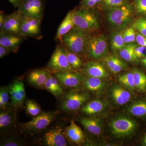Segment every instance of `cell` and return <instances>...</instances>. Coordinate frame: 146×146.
I'll list each match as a JSON object with an SVG mask.
<instances>
[{
    "label": "cell",
    "instance_id": "1",
    "mask_svg": "<svg viewBox=\"0 0 146 146\" xmlns=\"http://www.w3.org/2000/svg\"><path fill=\"white\" fill-rule=\"evenodd\" d=\"M134 8L129 2L117 7L107 8L105 13L109 25L116 30L125 29L133 20Z\"/></svg>",
    "mask_w": 146,
    "mask_h": 146
},
{
    "label": "cell",
    "instance_id": "2",
    "mask_svg": "<svg viewBox=\"0 0 146 146\" xmlns=\"http://www.w3.org/2000/svg\"><path fill=\"white\" fill-rule=\"evenodd\" d=\"M91 32L74 27L62 37L61 42L68 50L79 56L86 54L85 49Z\"/></svg>",
    "mask_w": 146,
    "mask_h": 146
},
{
    "label": "cell",
    "instance_id": "3",
    "mask_svg": "<svg viewBox=\"0 0 146 146\" xmlns=\"http://www.w3.org/2000/svg\"><path fill=\"white\" fill-rule=\"evenodd\" d=\"M73 22L75 27L91 32L99 27L96 16L91 9L80 8L72 11Z\"/></svg>",
    "mask_w": 146,
    "mask_h": 146
},
{
    "label": "cell",
    "instance_id": "4",
    "mask_svg": "<svg viewBox=\"0 0 146 146\" xmlns=\"http://www.w3.org/2000/svg\"><path fill=\"white\" fill-rule=\"evenodd\" d=\"M108 52L107 39L104 35L91 36L86 44V54L93 59L98 60L105 57Z\"/></svg>",
    "mask_w": 146,
    "mask_h": 146
},
{
    "label": "cell",
    "instance_id": "5",
    "mask_svg": "<svg viewBox=\"0 0 146 146\" xmlns=\"http://www.w3.org/2000/svg\"><path fill=\"white\" fill-rule=\"evenodd\" d=\"M137 127V123L134 120L123 116L113 119L110 123L111 132L118 137H126L132 134Z\"/></svg>",
    "mask_w": 146,
    "mask_h": 146
},
{
    "label": "cell",
    "instance_id": "6",
    "mask_svg": "<svg viewBox=\"0 0 146 146\" xmlns=\"http://www.w3.org/2000/svg\"><path fill=\"white\" fill-rule=\"evenodd\" d=\"M57 113L54 111L43 112L35 117L31 121L22 124V129L31 133L44 130L54 119Z\"/></svg>",
    "mask_w": 146,
    "mask_h": 146
},
{
    "label": "cell",
    "instance_id": "7",
    "mask_svg": "<svg viewBox=\"0 0 146 146\" xmlns=\"http://www.w3.org/2000/svg\"><path fill=\"white\" fill-rule=\"evenodd\" d=\"M90 98L89 94L86 92L70 91L65 95L61 108L65 112L75 111L88 101Z\"/></svg>",
    "mask_w": 146,
    "mask_h": 146
},
{
    "label": "cell",
    "instance_id": "8",
    "mask_svg": "<svg viewBox=\"0 0 146 146\" xmlns=\"http://www.w3.org/2000/svg\"><path fill=\"white\" fill-rule=\"evenodd\" d=\"M48 66L55 73L73 71L68 62L64 45L56 47L50 59Z\"/></svg>",
    "mask_w": 146,
    "mask_h": 146
},
{
    "label": "cell",
    "instance_id": "9",
    "mask_svg": "<svg viewBox=\"0 0 146 146\" xmlns=\"http://www.w3.org/2000/svg\"><path fill=\"white\" fill-rule=\"evenodd\" d=\"M44 6L45 0H23L17 11L23 16L42 21Z\"/></svg>",
    "mask_w": 146,
    "mask_h": 146
},
{
    "label": "cell",
    "instance_id": "10",
    "mask_svg": "<svg viewBox=\"0 0 146 146\" xmlns=\"http://www.w3.org/2000/svg\"><path fill=\"white\" fill-rule=\"evenodd\" d=\"M55 77L60 84L69 88L80 86L85 78L82 74L73 71L56 73Z\"/></svg>",
    "mask_w": 146,
    "mask_h": 146
},
{
    "label": "cell",
    "instance_id": "11",
    "mask_svg": "<svg viewBox=\"0 0 146 146\" xmlns=\"http://www.w3.org/2000/svg\"><path fill=\"white\" fill-rule=\"evenodd\" d=\"M22 18L23 16L18 11H14L10 15H7L4 23L1 28L0 29V32L12 33L25 36L23 34L21 30Z\"/></svg>",
    "mask_w": 146,
    "mask_h": 146
},
{
    "label": "cell",
    "instance_id": "12",
    "mask_svg": "<svg viewBox=\"0 0 146 146\" xmlns=\"http://www.w3.org/2000/svg\"><path fill=\"white\" fill-rule=\"evenodd\" d=\"M8 87L12 106L16 108L22 107L26 98L23 82L22 80H16Z\"/></svg>",
    "mask_w": 146,
    "mask_h": 146
},
{
    "label": "cell",
    "instance_id": "13",
    "mask_svg": "<svg viewBox=\"0 0 146 146\" xmlns=\"http://www.w3.org/2000/svg\"><path fill=\"white\" fill-rule=\"evenodd\" d=\"M41 21L34 18L23 16L21 30L26 36L36 37L41 32Z\"/></svg>",
    "mask_w": 146,
    "mask_h": 146
},
{
    "label": "cell",
    "instance_id": "14",
    "mask_svg": "<svg viewBox=\"0 0 146 146\" xmlns=\"http://www.w3.org/2000/svg\"><path fill=\"white\" fill-rule=\"evenodd\" d=\"M25 37L19 35L0 32V45L7 48L11 52H16Z\"/></svg>",
    "mask_w": 146,
    "mask_h": 146
},
{
    "label": "cell",
    "instance_id": "15",
    "mask_svg": "<svg viewBox=\"0 0 146 146\" xmlns=\"http://www.w3.org/2000/svg\"><path fill=\"white\" fill-rule=\"evenodd\" d=\"M45 145L48 146H66L67 143L61 128L56 127L45 133Z\"/></svg>",
    "mask_w": 146,
    "mask_h": 146
},
{
    "label": "cell",
    "instance_id": "16",
    "mask_svg": "<svg viewBox=\"0 0 146 146\" xmlns=\"http://www.w3.org/2000/svg\"><path fill=\"white\" fill-rule=\"evenodd\" d=\"M83 72L88 77L101 79L107 78L109 74L102 64L96 61H89L84 65Z\"/></svg>",
    "mask_w": 146,
    "mask_h": 146
},
{
    "label": "cell",
    "instance_id": "17",
    "mask_svg": "<svg viewBox=\"0 0 146 146\" xmlns=\"http://www.w3.org/2000/svg\"><path fill=\"white\" fill-rule=\"evenodd\" d=\"M49 72L44 70H35L29 73L27 80L33 86L38 88H44Z\"/></svg>",
    "mask_w": 146,
    "mask_h": 146
},
{
    "label": "cell",
    "instance_id": "18",
    "mask_svg": "<svg viewBox=\"0 0 146 146\" xmlns=\"http://www.w3.org/2000/svg\"><path fill=\"white\" fill-rule=\"evenodd\" d=\"M65 131L67 138L73 143L80 144L85 141L83 131L74 121H72L70 124L66 127Z\"/></svg>",
    "mask_w": 146,
    "mask_h": 146
},
{
    "label": "cell",
    "instance_id": "19",
    "mask_svg": "<svg viewBox=\"0 0 146 146\" xmlns=\"http://www.w3.org/2000/svg\"><path fill=\"white\" fill-rule=\"evenodd\" d=\"M80 122L89 133L95 135H99L102 129V121L98 118L82 117L80 119Z\"/></svg>",
    "mask_w": 146,
    "mask_h": 146
},
{
    "label": "cell",
    "instance_id": "20",
    "mask_svg": "<svg viewBox=\"0 0 146 146\" xmlns=\"http://www.w3.org/2000/svg\"><path fill=\"white\" fill-rule=\"evenodd\" d=\"M104 61L110 72L114 74H117L127 68L125 62L116 55H110L106 56Z\"/></svg>",
    "mask_w": 146,
    "mask_h": 146
},
{
    "label": "cell",
    "instance_id": "21",
    "mask_svg": "<svg viewBox=\"0 0 146 146\" xmlns=\"http://www.w3.org/2000/svg\"><path fill=\"white\" fill-rule=\"evenodd\" d=\"M111 96L117 104L123 105L130 100L131 95L129 91L121 86L115 85L111 89Z\"/></svg>",
    "mask_w": 146,
    "mask_h": 146
},
{
    "label": "cell",
    "instance_id": "22",
    "mask_svg": "<svg viewBox=\"0 0 146 146\" xmlns=\"http://www.w3.org/2000/svg\"><path fill=\"white\" fill-rule=\"evenodd\" d=\"M72 11H69L58 29L55 39L56 41H61L62 37L75 27L73 22Z\"/></svg>",
    "mask_w": 146,
    "mask_h": 146
},
{
    "label": "cell",
    "instance_id": "23",
    "mask_svg": "<svg viewBox=\"0 0 146 146\" xmlns=\"http://www.w3.org/2000/svg\"><path fill=\"white\" fill-rule=\"evenodd\" d=\"M59 83L60 82L55 77L49 74L44 88L51 93L55 97L58 98L64 94V91Z\"/></svg>",
    "mask_w": 146,
    "mask_h": 146
},
{
    "label": "cell",
    "instance_id": "24",
    "mask_svg": "<svg viewBox=\"0 0 146 146\" xmlns=\"http://www.w3.org/2000/svg\"><path fill=\"white\" fill-rule=\"evenodd\" d=\"M106 106L105 102L101 100H93L82 107L81 111L86 115H93L103 111Z\"/></svg>",
    "mask_w": 146,
    "mask_h": 146
},
{
    "label": "cell",
    "instance_id": "25",
    "mask_svg": "<svg viewBox=\"0 0 146 146\" xmlns=\"http://www.w3.org/2000/svg\"><path fill=\"white\" fill-rule=\"evenodd\" d=\"M123 31L116 30L110 35V48L113 52H119L126 44L123 38Z\"/></svg>",
    "mask_w": 146,
    "mask_h": 146
},
{
    "label": "cell",
    "instance_id": "26",
    "mask_svg": "<svg viewBox=\"0 0 146 146\" xmlns=\"http://www.w3.org/2000/svg\"><path fill=\"white\" fill-rule=\"evenodd\" d=\"M136 44L131 43L126 44L119 51V54L121 58L129 62L138 61V58L134 53V48Z\"/></svg>",
    "mask_w": 146,
    "mask_h": 146
},
{
    "label": "cell",
    "instance_id": "27",
    "mask_svg": "<svg viewBox=\"0 0 146 146\" xmlns=\"http://www.w3.org/2000/svg\"><path fill=\"white\" fill-rule=\"evenodd\" d=\"M102 79L98 78L87 77L84 79L83 84L89 91L93 92L100 91L105 86L104 82Z\"/></svg>",
    "mask_w": 146,
    "mask_h": 146
},
{
    "label": "cell",
    "instance_id": "28",
    "mask_svg": "<svg viewBox=\"0 0 146 146\" xmlns=\"http://www.w3.org/2000/svg\"><path fill=\"white\" fill-rule=\"evenodd\" d=\"M128 112L136 117L146 116V100H139L134 102L127 108Z\"/></svg>",
    "mask_w": 146,
    "mask_h": 146
},
{
    "label": "cell",
    "instance_id": "29",
    "mask_svg": "<svg viewBox=\"0 0 146 146\" xmlns=\"http://www.w3.org/2000/svg\"><path fill=\"white\" fill-rule=\"evenodd\" d=\"M134 76L136 88L142 91L146 90V75L143 72L136 68L132 70Z\"/></svg>",
    "mask_w": 146,
    "mask_h": 146
},
{
    "label": "cell",
    "instance_id": "30",
    "mask_svg": "<svg viewBox=\"0 0 146 146\" xmlns=\"http://www.w3.org/2000/svg\"><path fill=\"white\" fill-rule=\"evenodd\" d=\"M14 118L13 114L10 111L3 110L0 114V128L4 130L13 125Z\"/></svg>",
    "mask_w": 146,
    "mask_h": 146
},
{
    "label": "cell",
    "instance_id": "31",
    "mask_svg": "<svg viewBox=\"0 0 146 146\" xmlns=\"http://www.w3.org/2000/svg\"><path fill=\"white\" fill-rule=\"evenodd\" d=\"M118 80L120 83L129 90H134L136 88L134 76L132 72L121 74L119 76Z\"/></svg>",
    "mask_w": 146,
    "mask_h": 146
},
{
    "label": "cell",
    "instance_id": "32",
    "mask_svg": "<svg viewBox=\"0 0 146 146\" xmlns=\"http://www.w3.org/2000/svg\"><path fill=\"white\" fill-rule=\"evenodd\" d=\"M65 51L68 57V62L73 70H78L81 68L82 66V61L80 57V56L69 51L66 48Z\"/></svg>",
    "mask_w": 146,
    "mask_h": 146
},
{
    "label": "cell",
    "instance_id": "33",
    "mask_svg": "<svg viewBox=\"0 0 146 146\" xmlns=\"http://www.w3.org/2000/svg\"><path fill=\"white\" fill-rule=\"evenodd\" d=\"M26 109L27 113L31 116L36 117L42 113L40 106L33 100H29L27 101Z\"/></svg>",
    "mask_w": 146,
    "mask_h": 146
},
{
    "label": "cell",
    "instance_id": "34",
    "mask_svg": "<svg viewBox=\"0 0 146 146\" xmlns=\"http://www.w3.org/2000/svg\"><path fill=\"white\" fill-rule=\"evenodd\" d=\"M9 90L7 86H1L0 89V108L2 110H6L9 100Z\"/></svg>",
    "mask_w": 146,
    "mask_h": 146
},
{
    "label": "cell",
    "instance_id": "35",
    "mask_svg": "<svg viewBox=\"0 0 146 146\" xmlns=\"http://www.w3.org/2000/svg\"><path fill=\"white\" fill-rule=\"evenodd\" d=\"M133 27L127 28L123 31V36L125 44L133 43L136 40V33Z\"/></svg>",
    "mask_w": 146,
    "mask_h": 146
},
{
    "label": "cell",
    "instance_id": "36",
    "mask_svg": "<svg viewBox=\"0 0 146 146\" xmlns=\"http://www.w3.org/2000/svg\"><path fill=\"white\" fill-rule=\"evenodd\" d=\"M132 27L139 33L146 36V18L137 19L133 23Z\"/></svg>",
    "mask_w": 146,
    "mask_h": 146
},
{
    "label": "cell",
    "instance_id": "37",
    "mask_svg": "<svg viewBox=\"0 0 146 146\" xmlns=\"http://www.w3.org/2000/svg\"><path fill=\"white\" fill-rule=\"evenodd\" d=\"M134 7L138 14L146 16V0H135Z\"/></svg>",
    "mask_w": 146,
    "mask_h": 146
},
{
    "label": "cell",
    "instance_id": "38",
    "mask_svg": "<svg viewBox=\"0 0 146 146\" xmlns=\"http://www.w3.org/2000/svg\"><path fill=\"white\" fill-rule=\"evenodd\" d=\"M103 4L107 8L117 7L127 2V0H102Z\"/></svg>",
    "mask_w": 146,
    "mask_h": 146
},
{
    "label": "cell",
    "instance_id": "39",
    "mask_svg": "<svg viewBox=\"0 0 146 146\" xmlns=\"http://www.w3.org/2000/svg\"><path fill=\"white\" fill-rule=\"evenodd\" d=\"M101 1L102 0H82L80 8L91 9Z\"/></svg>",
    "mask_w": 146,
    "mask_h": 146
},
{
    "label": "cell",
    "instance_id": "40",
    "mask_svg": "<svg viewBox=\"0 0 146 146\" xmlns=\"http://www.w3.org/2000/svg\"><path fill=\"white\" fill-rule=\"evenodd\" d=\"M134 53L138 58H143L146 56V47L136 45L134 48Z\"/></svg>",
    "mask_w": 146,
    "mask_h": 146
},
{
    "label": "cell",
    "instance_id": "41",
    "mask_svg": "<svg viewBox=\"0 0 146 146\" xmlns=\"http://www.w3.org/2000/svg\"><path fill=\"white\" fill-rule=\"evenodd\" d=\"M21 145L22 143L19 141L12 138L5 140L1 144V146H21Z\"/></svg>",
    "mask_w": 146,
    "mask_h": 146
},
{
    "label": "cell",
    "instance_id": "42",
    "mask_svg": "<svg viewBox=\"0 0 146 146\" xmlns=\"http://www.w3.org/2000/svg\"><path fill=\"white\" fill-rule=\"evenodd\" d=\"M136 41L138 44L142 46L146 47V37L140 33L136 35Z\"/></svg>",
    "mask_w": 146,
    "mask_h": 146
},
{
    "label": "cell",
    "instance_id": "43",
    "mask_svg": "<svg viewBox=\"0 0 146 146\" xmlns=\"http://www.w3.org/2000/svg\"><path fill=\"white\" fill-rule=\"evenodd\" d=\"M11 52L7 48L0 45V58L1 59Z\"/></svg>",
    "mask_w": 146,
    "mask_h": 146
},
{
    "label": "cell",
    "instance_id": "44",
    "mask_svg": "<svg viewBox=\"0 0 146 146\" xmlns=\"http://www.w3.org/2000/svg\"><path fill=\"white\" fill-rule=\"evenodd\" d=\"M15 8H19L23 3V0H7Z\"/></svg>",
    "mask_w": 146,
    "mask_h": 146
},
{
    "label": "cell",
    "instance_id": "45",
    "mask_svg": "<svg viewBox=\"0 0 146 146\" xmlns=\"http://www.w3.org/2000/svg\"><path fill=\"white\" fill-rule=\"evenodd\" d=\"M7 16V15L1 11V13H0V29L1 28L4 23Z\"/></svg>",
    "mask_w": 146,
    "mask_h": 146
},
{
    "label": "cell",
    "instance_id": "46",
    "mask_svg": "<svg viewBox=\"0 0 146 146\" xmlns=\"http://www.w3.org/2000/svg\"><path fill=\"white\" fill-rule=\"evenodd\" d=\"M141 145L142 146H146V133L143 136L141 140Z\"/></svg>",
    "mask_w": 146,
    "mask_h": 146
},
{
    "label": "cell",
    "instance_id": "47",
    "mask_svg": "<svg viewBox=\"0 0 146 146\" xmlns=\"http://www.w3.org/2000/svg\"><path fill=\"white\" fill-rule=\"evenodd\" d=\"M141 60L143 65L146 68V56L145 57L142 58Z\"/></svg>",
    "mask_w": 146,
    "mask_h": 146
},
{
    "label": "cell",
    "instance_id": "48",
    "mask_svg": "<svg viewBox=\"0 0 146 146\" xmlns=\"http://www.w3.org/2000/svg\"></svg>",
    "mask_w": 146,
    "mask_h": 146
}]
</instances>
